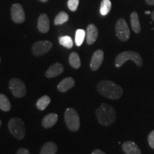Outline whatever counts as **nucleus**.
<instances>
[{
	"label": "nucleus",
	"instance_id": "nucleus-17",
	"mask_svg": "<svg viewBox=\"0 0 154 154\" xmlns=\"http://www.w3.org/2000/svg\"><path fill=\"white\" fill-rule=\"evenodd\" d=\"M130 17L131 24V27L133 31L136 34L139 33L140 30H141V27H140L138 13L136 12V11H133L131 14Z\"/></svg>",
	"mask_w": 154,
	"mask_h": 154
},
{
	"label": "nucleus",
	"instance_id": "nucleus-18",
	"mask_svg": "<svg viewBox=\"0 0 154 154\" xmlns=\"http://www.w3.org/2000/svg\"><path fill=\"white\" fill-rule=\"evenodd\" d=\"M57 150V146L54 142H47L42 146L39 154H56Z\"/></svg>",
	"mask_w": 154,
	"mask_h": 154
},
{
	"label": "nucleus",
	"instance_id": "nucleus-9",
	"mask_svg": "<svg viewBox=\"0 0 154 154\" xmlns=\"http://www.w3.org/2000/svg\"><path fill=\"white\" fill-rule=\"evenodd\" d=\"M11 14L12 21L15 23L21 24L25 21L24 11L19 4H14L11 6Z\"/></svg>",
	"mask_w": 154,
	"mask_h": 154
},
{
	"label": "nucleus",
	"instance_id": "nucleus-25",
	"mask_svg": "<svg viewBox=\"0 0 154 154\" xmlns=\"http://www.w3.org/2000/svg\"><path fill=\"white\" fill-rule=\"evenodd\" d=\"M59 44L67 49H71L73 47V40L69 36H63L59 37Z\"/></svg>",
	"mask_w": 154,
	"mask_h": 154
},
{
	"label": "nucleus",
	"instance_id": "nucleus-4",
	"mask_svg": "<svg viewBox=\"0 0 154 154\" xmlns=\"http://www.w3.org/2000/svg\"><path fill=\"white\" fill-rule=\"evenodd\" d=\"M8 128L11 135L17 140H22L24 138L26 129L24 121L21 119H11L8 123Z\"/></svg>",
	"mask_w": 154,
	"mask_h": 154
},
{
	"label": "nucleus",
	"instance_id": "nucleus-6",
	"mask_svg": "<svg viewBox=\"0 0 154 154\" xmlns=\"http://www.w3.org/2000/svg\"><path fill=\"white\" fill-rule=\"evenodd\" d=\"M9 89L17 98H22L26 95V88L24 83L19 79H11L9 83Z\"/></svg>",
	"mask_w": 154,
	"mask_h": 154
},
{
	"label": "nucleus",
	"instance_id": "nucleus-22",
	"mask_svg": "<svg viewBox=\"0 0 154 154\" xmlns=\"http://www.w3.org/2000/svg\"><path fill=\"white\" fill-rule=\"evenodd\" d=\"M111 9V2L110 0H102L100 7V13L102 16H106L109 14Z\"/></svg>",
	"mask_w": 154,
	"mask_h": 154
},
{
	"label": "nucleus",
	"instance_id": "nucleus-30",
	"mask_svg": "<svg viewBox=\"0 0 154 154\" xmlns=\"http://www.w3.org/2000/svg\"><path fill=\"white\" fill-rule=\"evenodd\" d=\"M146 2L148 5L154 6V0H146Z\"/></svg>",
	"mask_w": 154,
	"mask_h": 154
},
{
	"label": "nucleus",
	"instance_id": "nucleus-28",
	"mask_svg": "<svg viewBox=\"0 0 154 154\" xmlns=\"http://www.w3.org/2000/svg\"><path fill=\"white\" fill-rule=\"evenodd\" d=\"M16 154H30L29 150L26 149H24V148H21L17 150Z\"/></svg>",
	"mask_w": 154,
	"mask_h": 154
},
{
	"label": "nucleus",
	"instance_id": "nucleus-2",
	"mask_svg": "<svg viewBox=\"0 0 154 154\" xmlns=\"http://www.w3.org/2000/svg\"><path fill=\"white\" fill-rule=\"evenodd\" d=\"M96 116L99 123L102 126H109L115 122L116 114L114 108L107 103H101L96 109Z\"/></svg>",
	"mask_w": 154,
	"mask_h": 154
},
{
	"label": "nucleus",
	"instance_id": "nucleus-8",
	"mask_svg": "<svg viewBox=\"0 0 154 154\" xmlns=\"http://www.w3.org/2000/svg\"><path fill=\"white\" fill-rule=\"evenodd\" d=\"M53 47V44L49 41H38L32 46V53L36 57H40L47 54Z\"/></svg>",
	"mask_w": 154,
	"mask_h": 154
},
{
	"label": "nucleus",
	"instance_id": "nucleus-15",
	"mask_svg": "<svg viewBox=\"0 0 154 154\" xmlns=\"http://www.w3.org/2000/svg\"><path fill=\"white\" fill-rule=\"evenodd\" d=\"M122 149L126 154H141L137 144L132 141L124 142L122 145Z\"/></svg>",
	"mask_w": 154,
	"mask_h": 154
},
{
	"label": "nucleus",
	"instance_id": "nucleus-13",
	"mask_svg": "<svg viewBox=\"0 0 154 154\" xmlns=\"http://www.w3.org/2000/svg\"><path fill=\"white\" fill-rule=\"evenodd\" d=\"M49 19L48 18L47 15L45 14H42L38 19V30L42 33H47L49 30Z\"/></svg>",
	"mask_w": 154,
	"mask_h": 154
},
{
	"label": "nucleus",
	"instance_id": "nucleus-24",
	"mask_svg": "<svg viewBox=\"0 0 154 154\" xmlns=\"http://www.w3.org/2000/svg\"><path fill=\"white\" fill-rule=\"evenodd\" d=\"M86 37V32L84 29H78L76 32L75 36V43L77 47H80L84 42V38Z\"/></svg>",
	"mask_w": 154,
	"mask_h": 154
},
{
	"label": "nucleus",
	"instance_id": "nucleus-33",
	"mask_svg": "<svg viewBox=\"0 0 154 154\" xmlns=\"http://www.w3.org/2000/svg\"><path fill=\"white\" fill-rule=\"evenodd\" d=\"M1 125H2V121L0 120V126H1Z\"/></svg>",
	"mask_w": 154,
	"mask_h": 154
},
{
	"label": "nucleus",
	"instance_id": "nucleus-27",
	"mask_svg": "<svg viewBox=\"0 0 154 154\" xmlns=\"http://www.w3.org/2000/svg\"><path fill=\"white\" fill-rule=\"evenodd\" d=\"M148 141L152 149H154V130L150 133L148 137Z\"/></svg>",
	"mask_w": 154,
	"mask_h": 154
},
{
	"label": "nucleus",
	"instance_id": "nucleus-26",
	"mask_svg": "<svg viewBox=\"0 0 154 154\" xmlns=\"http://www.w3.org/2000/svg\"><path fill=\"white\" fill-rule=\"evenodd\" d=\"M79 0H69L68 1V7L72 11H76L78 8Z\"/></svg>",
	"mask_w": 154,
	"mask_h": 154
},
{
	"label": "nucleus",
	"instance_id": "nucleus-31",
	"mask_svg": "<svg viewBox=\"0 0 154 154\" xmlns=\"http://www.w3.org/2000/svg\"><path fill=\"white\" fill-rule=\"evenodd\" d=\"M151 19H152V20H153V22H154V11H153V12L151 13Z\"/></svg>",
	"mask_w": 154,
	"mask_h": 154
},
{
	"label": "nucleus",
	"instance_id": "nucleus-16",
	"mask_svg": "<svg viewBox=\"0 0 154 154\" xmlns=\"http://www.w3.org/2000/svg\"><path fill=\"white\" fill-rule=\"evenodd\" d=\"M58 121V115L56 113H49L42 119V125L44 128H49L57 124Z\"/></svg>",
	"mask_w": 154,
	"mask_h": 154
},
{
	"label": "nucleus",
	"instance_id": "nucleus-3",
	"mask_svg": "<svg viewBox=\"0 0 154 154\" xmlns=\"http://www.w3.org/2000/svg\"><path fill=\"white\" fill-rule=\"evenodd\" d=\"M128 60L133 61L138 66H142L143 65V60L139 54L133 51H126L120 53L116 57L115 66L118 68L121 67Z\"/></svg>",
	"mask_w": 154,
	"mask_h": 154
},
{
	"label": "nucleus",
	"instance_id": "nucleus-20",
	"mask_svg": "<svg viewBox=\"0 0 154 154\" xmlns=\"http://www.w3.org/2000/svg\"><path fill=\"white\" fill-rule=\"evenodd\" d=\"M51 102V99L48 96H43L36 101V108L40 111H44Z\"/></svg>",
	"mask_w": 154,
	"mask_h": 154
},
{
	"label": "nucleus",
	"instance_id": "nucleus-1",
	"mask_svg": "<svg viewBox=\"0 0 154 154\" xmlns=\"http://www.w3.org/2000/svg\"><path fill=\"white\" fill-rule=\"evenodd\" d=\"M97 90L101 95L109 99H119L123 95L122 88L111 81H101L98 84Z\"/></svg>",
	"mask_w": 154,
	"mask_h": 154
},
{
	"label": "nucleus",
	"instance_id": "nucleus-32",
	"mask_svg": "<svg viewBox=\"0 0 154 154\" xmlns=\"http://www.w3.org/2000/svg\"><path fill=\"white\" fill-rule=\"evenodd\" d=\"M39 1L42 2H47L48 1V0H39Z\"/></svg>",
	"mask_w": 154,
	"mask_h": 154
},
{
	"label": "nucleus",
	"instance_id": "nucleus-19",
	"mask_svg": "<svg viewBox=\"0 0 154 154\" xmlns=\"http://www.w3.org/2000/svg\"><path fill=\"white\" fill-rule=\"evenodd\" d=\"M69 62L74 69H79L81 66V60L79 55L76 52H72L69 55Z\"/></svg>",
	"mask_w": 154,
	"mask_h": 154
},
{
	"label": "nucleus",
	"instance_id": "nucleus-23",
	"mask_svg": "<svg viewBox=\"0 0 154 154\" xmlns=\"http://www.w3.org/2000/svg\"><path fill=\"white\" fill-rule=\"evenodd\" d=\"M69 20V15L64 11H61L57 15L54 19L55 25H61L66 23Z\"/></svg>",
	"mask_w": 154,
	"mask_h": 154
},
{
	"label": "nucleus",
	"instance_id": "nucleus-12",
	"mask_svg": "<svg viewBox=\"0 0 154 154\" xmlns=\"http://www.w3.org/2000/svg\"><path fill=\"white\" fill-rule=\"evenodd\" d=\"M64 71L63 65L60 63H55L51 65V66L48 69V70L45 73V76L47 78H54V77L58 76L62 74Z\"/></svg>",
	"mask_w": 154,
	"mask_h": 154
},
{
	"label": "nucleus",
	"instance_id": "nucleus-7",
	"mask_svg": "<svg viewBox=\"0 0 154 154\" xmlns=\"http://www.w3.org/2000/svg\"><path fill=\"white\" fill-rule=\"evenodd\" d=\"M116 34L121 42L128 41L130 37V30L124 19L121 18L116 24Z\"/></svg>",
	"mask_w": 154,
	"mask_h": 154
},
{
	"label": "nucleus",
	"instance_id": "nucleus-11",
	"mask_svg": "<svg viewBox=\"0 0 154 154\" xmlns=\"http://www.w3.org/2000/svg\"><path fill=\"white\" fill-rule=\"evenodd\" d=\"M98 35H99V32L95 25L92 24L88 25L86 32V42L88 45H91L96 41Z\"/></svg>",
	"mask_w": 154,
	"mask_h": 154
},
{
	"label": "nucleus",
	"instance_id": "nucleus-34",
	"mask_svg": "<svg viewBox=\"0 0 154 154\" xmlns=\"http://www.w3.org/2000/svg\"><path fill=\"white\" fill-rule=\"evenodd\" d=\"M0 62H1V58H0Z\"/></svg>",
	"mask_w": 154,
	"mask_h": 154
},
{
	"label": "nucleus",
	"instance_id": "nucleus-21",
	"mask_svg": "<svg viewBox=\"0 0 154 154\" xmlns=\"http://www.w3.org/2000/svg\"><path fill=\"white\" fill-rule=\"evenodd\" d=\"M0 109L4 111H9L11 109L10 102L5 94H0Z\"/></svg>",
	"mask_w": 154,
	"mask_h": 154
},
{
	"label": "nucleus",
	"instance_id": "nucleus-29",
	"mask_svg": "<svg viewBox=\"0 0 154 154\" xmlns=\"http://www.w3.org/2000/svg\"><path fill=\"white\" fill-rule=\"evenodd\" d=\"M91 154H106V153H105L104 152L102 151L101 150L96 149V150H94L93 152H92Z\"/></svg>",
	"mask_w": 154,
	"mask_h": 154
},
{
	"label": "nucleus",
	"instance_id": "nucleus-14",
	"mask_svg": "<svg viewBox=\"0 0 154 154\" xmlns=\"http://www.w3.org/2000/svg\"><path fill=\"white\" fill-rule=\"evenodd\" d=\"M75 86V81L72 77H67V78L63 79L61 82L59 83L57 86L59 91L61 93L66 92L71 88H72Z\"/></svg>",
	"mask_w": 154,
	"mask_h": 154
},
{
	"label": "nucleus",
	"instance_id": "nucleus-5",
	"mask_svg": "<svg viewBox=\"0 0 154 154\" xmlns=\"http://www.w3.org/2000/svg\"><path fill=\"white\" fill-rule=\"evenodd\" d=\"M64 121L66 126L72 131H76L79 129V116L75 109L72 108H68L66 109L64 113Z\"/></svg>",
	"mask_w": 154,
	"mask_h": 154
},
{
	"label": "nucleus",
	"instance_id": "nucleus-10",
	"mask_svg": "<svg viewBox=\"0 0 154 154\" xmlns=\"http://www.w3.org/2000/svg\"><path fill=\"white\" fill-rule=\"evenodd\" d=\"M103 61V51L101 49L96 50L94 54L92 55L91 62H90V68L92 71H97L101 66Z\"/></svg>",
	"mask_w": 154,
	"mask_h": 154
}]
</instances>
